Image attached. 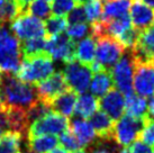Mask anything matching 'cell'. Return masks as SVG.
Listing matches in <instances>:
<instances>
[{"label": "cell", "instance_id": "obj_1", "mask_svg": "<svg viewBox=\"0 0 154 153\" xmlns=\"http://www.w3.org/2000/svg\"><path fill=\"white\" fill-rule=\"evenodd\" d=\"M0 97L6 107H18L26 111L38 100L35 85L19 80L13 73L5 72L0 85Z\"/></svg>", "mask_w": 154, "mask_h": 153}, {"label": "cell", "instance_id": "obj_2", "mask_svg": "<svg viewBox=\"0 0 154 153\" xmlns=\"http://www.w3.org/2000/svg\"><path fill=\"white\" fill-rule=\"evenodd\" d=\"M53 73V60L46 52H43L35 55L24 56V60L15 76L24 82L30 85H37L38 82L52 76Z\"/></svg>", "mask_w": 154, "mask_h": 153}, {"label": "cell", "instance_id": "obj_3", "mask_svg": "<svg viewBox=\"0 0 154 153\" xmlns=\"http://www.w3.org/2000/svg\"><path fill=\"white\" fill-rule=\"evenodd\" d=\"M20 63V41L8 28L0 25V71L15 74Z\"/></svg>", "mask_w": 154, "mask_h": 153}, {"label": "cell", "instance_id": "obj_4", "mask_svg": "<svg viewBox=\"0 0 154 153\" xmlns=\"http://www.w3.org/2000/svg\"><path fill=\"white\" fill-rule=\"evenodd\" d=\"M96 44V53H94V62L91 65L92 71L98 68H103L110 70L116 62L124 55L125 48L117 39L110 36H101L98 37Z\"/></svg>", "mask_w": 154, "mask_h": 153}, {"label": "cell", "instance_id": "obj_5", "mask_svg": "<svg viewBox=\"0 0 154 153\" xmlns=\"http://www.w3.org/2000/svg\"><path fill=\"white\" fill-rule=\"evenodd\" d=\"M145 118H135L128 115L122 116L117 122L114 123V128H112V140L115 141L119 146L127 148L134 142L140 139L141 132L144 125L146 123Z\"/></svg>", "mask_w": 154, "mask_h": 153}, {"label": "cell", "instance_id": "obj_6", "mask_svg": "<svg viewBox=\"0 0 154 153\" xmlns=\"http://www.w3.org/2000/svg\"><path fill=\"white\" fill-rule=\"evenodd\" d=\"M69 124L70 122L68 117L51 111L30 123L26 137L38 135H59L69 130Z\"/></svg>", "mask_w": 154, "mask_h": 153}, {"label": "cell", "instance_id": "obj_7", "mask_svg": "<svg viewBox=\"0 0 154 153\" xmlns=\"http://www.w3.org/2000/svg\"><path fill=\"white\" fill-rule=\"evenodd\" d=\"M133 59V58H132ZM133 90L138 96L149 98L154 96V60L133 59Z\"/></svg>", "mask_w": 154, "mask_h": 153}, {"label": "cell", "instance_id": "obj_8", "mask_svg": "<svg viewBox=\"0 0 154 153\" xmlns=\"http://www.w3.org/2000/svg\"><path fill=\"white\" fill-rule=\"evenodd\" d=\"M92 73L94 71L90 67L80 63L77 60L65 63L63 71L69 88L74 90L77 94H85L88 90Z\"/></svg>", "mask_w": 154, "mask_h": 153}, {"label": "cell", "instance_id": "obj_9", "mask_svg": "<svg viewBox=\"0 0 154 153\" xmlns=\"http://www.w3.org/2000/svg\"><path fill=\"white\" fill-rule=\"evenodd\" d=\"M11 32L22 42L28 38L46 36L44 21L27 11L18 15L17 18L11 21Z\"/></svg>", "mask_w": 154, "mask_h": 153}, {"label": "cell", "instance_id": "obj_10", "mask_svg": "<svg viewBox=\"0 0 154 153\" xmlns=\"http://www.w3.org/2000/svg\"><path fill=\"white\" fill-rule=\"evenodd\" d=\"M133 72L134 64L131 53H124V55L110 69L114 85L125 97L133 94Z\"/></svg>", "mask_w": 154, "mask_h": 153}, {"label": "cell", "instance_id": "obj_11", "mask_svg": "<svg viewBox=\"0 0 154 153\" xmlns=\"http://www.w3.org/2000/svg\"><path fill=\"white\" fill-rule=\"evenodd\" d=\"M45 52L52 60L62 61L64 63L75 60V42L64 34L46 37Z\"/></svg>", "mask_w": 154, "mask_h": 153}, {"label": "cell", "instance_id": "obj_12", "mask_svg": "<svg viewBox=\"0 0 154 153\" xmlns=\"http://www.w3.org/2000/svg\"><path fill=\"white\" fill-rule=\"evenodd\" d=\"M35 88H36L38 100L45 102L50 106L52 100L56 96L62 94L64 90L68 89L69 86L65 81L63 72L59 71V72L53 73L45 80L38 82L37 85H35Z\"/></svg>", "mask_w": 154, "mask_h": 153}, {"label": "cell", "instance_id": "obj_13", "mask_svg": "<svg viewBox=\"0 0 154 153\" xmlns=\"http://www.w3.org/2000/svg\"><path fill=\"white\" fill-rule=\"evenodd\" d=\"M98 107L112 120L119 119L125 111V97L119 90L111 88L107 94L100 97Z\"/></svg>", "mask_w": 154, "mask_h": 153}, {"label": "cell", "instance_id": "obj_14", "mask_svg": "<svg viewBox=\"0 0 154 153\" xmlns=\"http://www.w3.org/2000/svg\"><path fill=\"white\" fill-rule=\"evenodd\" d=\"M131 21L137 30H145L154 25V9L142 0H131Z\"/></svg>", "mask_w": 154, "mask_h": 153}, {"label": "cell", "instance_id": "obj_15", "mask_svg": "<svg viewBox=\"0 0 154 153\" xmlns=\"http://www.w3.org/2000/svg\"><path fill=\"white\" fill-rule=\"evenodd\" d=\"M69 126H70V131L75 136L80 146L83 149L91 148L98 140L92 125L87 119H82L79 117L74 118L69 124Z\"/></svg>", "mask_w": 154, "mask_h": 153}, {"label": "cell", "instance_id": "obj_16", "mask_svg": "<svg viewBox=\"0 0 154 153\" xmlns=\"http://www.w3.org/2000/svg\"><path fill=\"white\" fill-rule=\"evenodd\" d=\"M114 87V81L111 76L110 70L98 68L94 70V76L90 81V91L96 98L103 97L105 94Z\"/></svg>", "mask_w": 154, "mask_h": 153}, {"label": "cell", "instance_id": "obj_17", "mask_svg": "<svg viewBox=\"0 0 154 153\" xmlns=\"http://www.w3.org/2000/svg\"><path fill=\"white\" fill-rule=\"evenodd\" d=\"M78 99V94L74 90L68 88L64 90L62 94L56 96L52 102L50 104L51 111L59 113V114L63 115L65 117H70L73 115L74 111V107H75V102Z\"/></svg>", "mask_w": 154, "mask_h": 153}, {"label": "cell", "instance_id": "obj_18", "mask_svg": "<svg viewBox=\"0 0 154 153\" xmlns=\"http://www.w3.org/2000/svg\"><path fill=\"white\" fill-rule=\"evenodd\" d=\"M6 113L8 118L9 131L22 133L25 136L27 135V131L30 125L27 111L18 107H6Z\"/></svg>", "mask_w": 154, "mask_h": 153}, {"label": "cell", "instance_id": "obj_19", "mask_svg": "<svg viewBox=\"0 0 154 153\" xmlns=\"http://www.w3.org/2000/svg\"><path fill=\"white\" fill-rule=\"evenodd\" d=\"M90 124L92 125L98 140H110L112 139L114 120L103 111H96L90 117Z\"/></svg>", "mask_w": 154, "mask_h": 153}, {"label": "cell", "instance_id": "obj_20", "mask_svg": "<svg viewBox=\"0 0 154 153\" xmlns=\"http://www.w3.org/2000/svg\"><path fill=\"white\" fill-rule=\"evenodd\" d=\"M94 53H96V39L94 36L88 35L75 43V60L80 63L91 68V65L94 62Z\"/></svg>", "mask_w": 154, "mask_h": 153}, {"label": "cell", "instance_id": "obj_21", "mask_svg": "<svg viewBox=\"0 0 154 153\" xmlns=\"http://www.w3.org/2000/svg\"><path fill=\"white\" fill-rule=\"evenodd\" d=\"M131 0H107L103 2L101 20H110L128 15Z\"/></svg>", "mask_w": 154, "mask_h": 153}, {"label": "cell", "instance_id": "obj_22", "mask_svg": "<svg viewBox=\"0 0 154 153\" xmlns=\"http://www.w3.org/2000/svg\"><path fill=\"white\" fill-rule=\"evenodd\" d=\"M98 111V99L91 94H81L75 102L73 114L79 118H90L94 111Z\"/></svg>", "mask_w": 154, "mask_h": 153}, {"label": "cell", "instance_id": "obj_23", "mask_svg": "<svg viewBox=\"0 0 154 153\" xmlns=\"http://www.w3.org/2000/svg\"><path fill=\"white\" fill-rule=\"evenodd\" d=\"M26 143L27 148L32 152L47 153L57 145L59 139L56 137V135L32 136V137H26Z\"/></svg>", "mask_w": 154, "mask_h": 153}, {"label": "cell", "instance_id": "obj_24", "mask_svg": "<svg viewBox=\"0 0 154 153\" xmlns=\"http://www.w3.org/2000/svg\"><path fill=\"white\" fill-rule=\"evenodd\" d=\"M26 136L22 133L6 131L0 137V153H22V145Z\"/></svg>", "mask_w": 154, "mask_h": 153}, {"label": "cell", "instance_id": "obj_25", "mask_svg": "<svg viewBox=\"0 0 154 153\" xmlns=\"http://www.w3.org/2000/svg\"><path fill=\"white\" fill-rule=\"evenodd\" d=\"M125 111L126 115L135 118L147 117V101L145 98L138 95H128L125 98Z\"/></svg>", "mask_w": 154, "mask_h": 153}, {"label": "cell", "instance_id": "obj_26", "mask_svg": "<svg viewBox=\"0 0 154 153\" xmlns=\"http://www.w3.org/2000/svg\"><path fill=\"white\" fill-rule=\"evenodd\" d=\"M24 11L17 0H0V23H11Z\"/></svg>", "mask_w": 154, "mask_h": 153}, {"label": "cell", "instance_id": "obj_27", "mask_svg": "<svg viewBox=\"0 0 154 153\" xmlns=\"http://www.w3.org/2000/svg\"><path fill=\"white\" fill-rule=\"evenodd\" d=\"M46 36H38L25 39L20 43V50L24 56H30L45 52Z\"/></svg>", "mask_w": 154, "mask_h": 153}, {"label": "cell", "instance_id": "obj_28", "mask_svg": "<svg viewBox=\"0 0 154 153\" xmlns=\"http://www.w3.org/2000/svg\"><path fill=\"white\" fill-rule=\"evenodd\" d=\"M44 25H45V35H46V37H52V36L63 34V32L66 30L68 21H66L65 16L52 15V16L47 17Z\"/></svg>", "mask_w": 154, "mask_h": 153}, {"label": "cell", "instance_id": "obj_29", "mask_svg": "<svg viewBox=\"0 0 154 153\" xmlns=\"http://www.w3.org/2000/svg\"><path fill=\"white\" fill-rule=\"evenodd\" d=\"M103 1L101 0H88L85 2V11H86L87 21L89 24H94L101 20L103 16Z\"/></svg>", "mask_w": 154, "mask_h": 153}, {"label": "cell", "instance_id": "obj_30", "mask_svg": "<svg viewBox=\"0 0 154 153\" xmlns=\"http://www.w3.org/2000/svg\"><path fill=\"white\" fill-rule=\"evenodd\" d=\"M26 8H27V13L39 18V19L47 18L48 16H51L50 2H46L44 0H33Z\"/></svg>", "mask_w": 154, "mask_h": 153}, {"label": "cell", "instance_id": "obj_31", "mask_svg": "<svg viewBox=\"0 0 154 153\" xmlns=\"http://www.w3.org/2000/svg\"><path fill=\"white\" fill-rule=\"evenodd\" d=\"M90 32V26L87 23H80V24H71L66 26V36L73 42L80 41L82 38L88 36Z\"/></svg>", "mask_w": 154, "mask_h": 153}, {"label": "cell", "instance_id": "obj_32", "mask_svg": "<svg viewBox=\"0 0 154 153\" xmlns=\"http://www.w3.org/2000/svg\"><path fill=\"white\" fill-rule=\"evenodd\" d=\"M91 153H118L119 145L115 141L110 140H97L91 148Z\"/></svg>", "mask_w": 154, "mask_h": 153}, {"label": "cell", "instance_id": "obj_33", "mask_svg": "<svg viewBox=\"0 0 154 153\" xmlns=\"http://www.w3.org/2000/svg\"><path fill=\"white\" fill-rule=\"evenodd\" d=\"M74 0H52L51 13L56 16L68 15L75 6Z\"/></svg>", "mask_w": 154, "mask_h": 153}, {"label": "cell", "instance_id": "obj_34", "mask_svg": "<svg viewBox=\"0 0 154 153\" xmlns=\"http://www.w3.org/2000/svg\"><path fill=\"white\" fill-rule=\"evenodd\" d=\"M59 142L61 143L62 148H64L66 151H70V152H73V151H75L78 149H81L79 142L75 139V136L73 135L72 132L69 131V130H66L63 133H61Z\"/></svg>", "mask_w": 154, "mask_h": 153}, {"label": "cell", "instance_id": "obj_35", "mask_svg": "<svg viewBox=\"0 0 154 153\" xmlns=\"http://www.w3.org/2000/svg\"><path fill=\"white\" fill-rule=\"evenodd\" d=\"M66 21L69 25L71 24H80V23H87V16L85 11V7L82 5H75L74 8L68 14Z\"/></svg>", "mask_w": 154, "mask_h": 153}, {"label": "cell", "instance_id": "obj_36", "mask_svg": "<svg viewBox=\"0 0 154 153\" xmlns=\"http://www.w3.org/2000/svg\"><path fill=\"white\" fill-rule=\"evenodd\" d=\"M140 139L145 144L150 145V146H154V120L150 118L146 119V123L143 130H142Z\"/></svg>", "mask_w": 154, "mask_h": 153}, {"label": "cell", "instance_id": "obj_37", "mask_svg": "<svg viewBox=\"0 0 154 153\" xmlns=\"http://www.w3.org/2000/svg\"><path fill=\"white\" fill-rule=\"evenodd\" d=\"M128 149L131 153H153V150L150 145L145 144L141 140L134 141Z\"/></svg>", "mask_w": 154, "mask_h": 153}, {"label": "cell", "instance_id": "obj_38", "mask_svg": "<svg viewBox=\"0 0 154 153\" xmlns=\"http://www.w3.org/2000/svg\"><path fill=\"white\" fill-rule=\"evenodd\" d=\"M147 117L154 120V97L151 98V100L147 104Z\"/></svg>", "mask_w": 154, "mask_h": 153}, {"label": "cell", "instance_id": "obj_39", "mask_svg": "<svg viewBox=\"0 0 154 153\" xmlns=\"http://www.w3.org/2000/svg\"><path fill=\"white\" fill-rule=\"evenodd\" d=\"M47 153H69V151H66L62 146H55L54 149H52L51 151H48Z\"/></svg>", "mask_w": 154, "mask_h": 153}, {"label": "cell", "instance_id": "obj_40", "mask_svg": "<svg viewBox=\"0 0 154 153\" xmlns=\"http://www.w3.org/2000/svg\"><path fill=\"white\" fill-rule=\"evenodd\" d=\"M17 1L20 4V6L23 7V9H25L26 7H27V6L33 1V0H17Z\"/></svg>", "mask_w": 154, "mask_h": 153}, {"label": "cell", "instance_id": "obj_41", "mask_svg": "<svg viewBox=\"0 0 154 153\" xmlns=\"http://www.w3.org/2000/svg\"><path fill=\"white\" fill-rule=\"evenodd\" d=\"M142 1L147 6H150L151 8H154V0H142Z\"/></svg>", "mask_w": 154, "mask_h": 153}, {"label": "cell", "instance_id": "obj_42", "mask_svg": "<svg viewBox=\"0 0 154 153\" xmlns=\"http://www.w3.org/2000/svg\"><path fill=\"white\" fill-rule=\"evenodd\" d=\"M4 109H6V105L4 104L2 99H1V97H0V111H4Z\"/></svg>", "mask_w": 154, "mask_h": 153}, {"label": "cell", "instance_id": "obj_43", "mask_svg": "<svg viewBox=\"0 0 154 153\" xmlns=\"http://www.w3.org/2000/svg\"><path fill=\"white\" fill-rule=\"evenodd\" d=\"M72 153H88V152H87L86 149H78L75 151H73Z\"/></svg>", "mask_w": 154, "mask_h": 153}, {"label": "cell", "instance_id": "obj_44", "mask_svg": "<svg viewBox=\"0 0 154 153\" xmlns=\"http://www.w3.org/2000/svg\"><path fill=\"white\" fill-rule=\"evenodd\" d=\"M118 153H131V151H129L128 148H124V149L119 150V152Z\"/></svg>", "mask_w": 154, "mask_h": 153}, {"label": "cell", "instance_id": "obj_45", "mask_svg": "<svg viewBox=\"0 0 154 153\" xmlns=\"http://www.w3.org/2000/svg\"><path fill=\"white\" fill-rule=\"evenodd\" d=\"M74 1H75L77 5H82V4H85V2H87L88 0H74Z\"/></svg>", "mask_w": 154, "mask_h": 153}, {"label": "cell", "instance_id": "obj_46", "mask_svg": "<svg viewBox=\"0 0 154 153\" xmlns=\"http://www.w3.org/2000/svg\"><path fill=\"white\" fill-rule=\"evenodd\" d=\"M1 80H2V72L0 71V85H1Z\"/></svg>", "mask_w": 154, "mask_h": 153}, {"label": "cell", "instance_id": "obj_47", "mask_svg": "<svg viewBox=\"0 0 154 153\" xmlns=\"http://www.w3.org/2000/svg\"><path fill=\"white\" fill-rule=\"evenodd\" d=\"M2 134H4V131H2V130H0V137L2 136Z\"/></svg>", "mask_w": 154, "mask_h": 153}, {"label": "cell", "instance_id": "obj_48", "mask_svg": "<svg viewBox=\"0 0 154 153\" xmlns=\"http://www.w3.org/2000/svg\"><path fill=\"white\" fill-rule=\"evenodd\" d=\"M23 153H34V152H32V151H26V152H23Z\"/></svg>", "mask_w": 154, "mask_h": 153}, {"label": "cell", "instance_id": "obj_49", "mask_svg": "<svg viewBox=\"0 0 154 153\" xmlns=\"http://www.w3.org/2000/svg\"><path fill=\"white\" fill-rule=\"evenodd\" d=\"M44 1H46V2H50V1H52V0H44Z\"/></svg>", "mask_w": 154, "mask_h": 153}, {"label": "cell", "instance_id": "obj_50", "mask_svg": "<svg viewBox=\"0 0 154 153\" xmlns=\"http://www.w3.org/2000/svg\"><path fill=\"white\" fill-rule=\"evenodd\" d=\"M153 153H154V151H153Z\"/></svg>", "mask_w": 154, "mask_h": 153}]
</instances>
